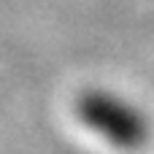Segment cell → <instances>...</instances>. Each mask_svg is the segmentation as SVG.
<instances>
[{
	"instance_id": "1",
	"label": "cell",
	"mask_w": 154,
	"mask_h": 154,
	"mask_svg": "<svg viewBox=\"0 0 154 154\" xmlns=\"http://www.w3.org/2000/svg\"><path fill=\"white\" fill-rule=\"evenodd\" d=\"M79 122L119 149H141L149 143L152 127L146 114L111 89H84L76 97Z\"/></svg>"
}]
</instances>
